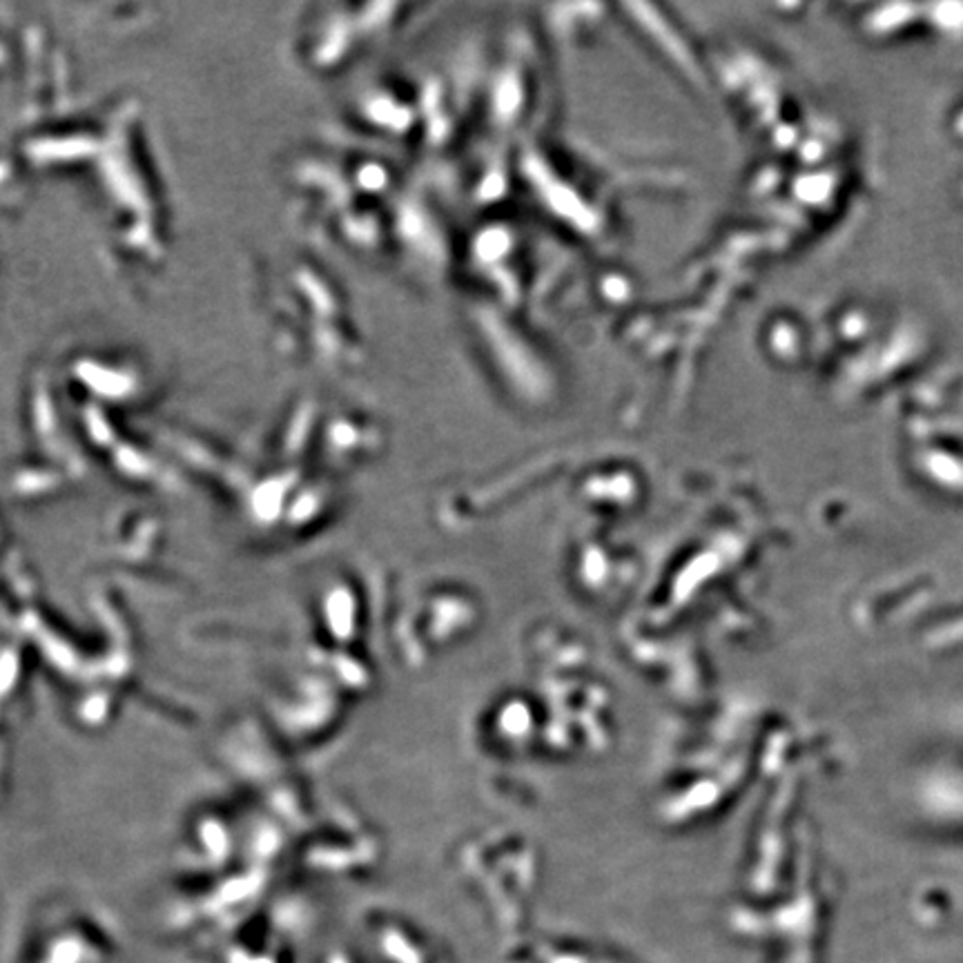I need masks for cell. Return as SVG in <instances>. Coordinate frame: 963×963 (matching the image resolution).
Here are the masks:
<instances>
[]
</instances>
